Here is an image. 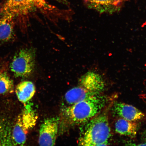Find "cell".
<instances>
[{
  "instance_id": "6da1fadb",
  "label": "cell",
  "mask_w": 146,
  "mask_h": 146,
  "mask_svg": "<svg viewBox=\"0 0 146 146\" xmlns=\"http://www.w3.org/2000/svg\"><path fill=\"white\" fill-rule=\"evenodd\" d=\"M108 102V98L101 94L69 105L62 111L60 125L70 127L86 123L100 113Z\"/></svg>"
},
{
  "instance_id": "7a4b0ae2",
  "label": "cell",
  "mask_w": 146,
  "mask_h": 146,
  "mask_svg": "<svg viewBox=\"0 0 146 146\" xmlns=\"http://www.w3.org/2000/svg\"><path fill=\"white\" fill-rule=\"evenodd\" d=\"M85 123L78 138V145L98 146L108 145L111 132L107 114L105 113H99Z\"/></svg>"
},
{
  "instance_id": "3957f363",
  "label": "cell",
  "mask_w": 146,
  "mask_h": 146,
  "mask_svg": "<svg viewBox=\"0 0 146 146\" xmlns=\"http://www.w3.org/2000/svg\"><path fill=\"white\" fill-rule=\"evenodd\" d=\"M105 83L99 73L90 71L82 76L76 86L66 93L65 100L68 106L92 96L102 94Z\"/></svg>"
},
{
  "instance_id": "277c9868",
  "label": "cell",
  "mask_w": 146,
  "mask_h": 146,
  "mask_svg": "<svg viewBox=\"0 0 146 146\" xmlns=\"http://www.w3.org/2000/svg\"><path fill=\"white\" fill-rule=\"evenodd\" d=\"M40 11L44 15L57 14L56 8L47 0H6L2 12L17 16L27 17L34 12Z\"/></svg>"
},
{
  "instance_id": "5b68a950",
  "label": "cell",
  "mask_w": 146,
  "mask_h": 146,
  "mask_svg": "<svg viewBox=\"0 0 146 146\" xmlns=\"http://www.w3.org/2000/svg\"><path fill=\"white\" fill-rule=\"evenodd\" d=\"M25 108L18 116L13 130L12 139L15 145H24L27 135L35 126L37 115L30 103L25 104Z\"/></svg>"
},
{
  "instance_id": "8992f818",
  "label": "cell",
  "mask_w": 146,
  "mask_h": 146,
  "mask_svg": "<svg viewBox=\"0 0 146 146\" xmlns=\"http://www.w3.org/2000/svg\"><path fill=\"white\" fill-rule=\"evenodd\" d=\"M35 59L36 52L34 49H21L14 56L10 65L11 70L16 77H28L34 72Z\"/></svg>"
},
{
  "instance_id": "52a82bcc",
  "label": "cell",
  "mask_w": 146,
  "mask_h": 146,
  "mask_svg": "<svg viewBox=\"0 0 146 146\" xmlns=\"http://www.w3.org/2000/svg\"><path fill=\"white\" fill-rule=\"evenodd\" d=\"M58 117H51L44 120L40 127L38 143L40 146L55 145L60 125Z\"/></svg>"
},
{
  "instance_id": "ba28073f",
  "label": "cell",
  "mask_w": 146,
  "mask_h": 146,
  "mask_svg": "<svg viewBox=\"0 0 146 146\" xmlns=\"http://www.w3.org/2000/svg\"><path fill=\"white\" fill-rule=\"evenodd\" d=\"M88 8L100 13L112 14L119 11L127 0H84Z\"/></svg>"
},
{
  "instance_id": "9c48e42d",
  "label": "cell",
  "mask_w": 146,
  "mask_h": 146,
  "mask_svg": "<svg viewBox=\"0 0 146 146\" xmlns=\"http://www.w3.org/2000/svg\"><path fill=\"white\" fill-rule=\"evenodd\" d=\"M113 110L120 118L129 121H139L145 116L143 113L136 107L120 102L115 103Z\"/></svg>"
},
{
  "instance_id": "30bf717a",
  "label": "cell",
  "mask_w": 146,
  "mask_h": 146,
  "mask_svg": "<svg viewBox=\"0 0 146 146\" xmlns=\"http://www.w3.org/2000/svg\"><path fill=\"white\" fill-rule=\"evenodd\" d=\"M12 15L3 12L0 19V44L11 40L14 35V20Z\"/></svg>"
},
{
  "instance_id": "8fae6325",
  "label": "cell",
  "mask_w": 146,
  "mask_h": 146,
  "mask_svg": "<svg viewBox=\"0 0 146 146\" xmlns=\"http://www.w3.org/2000/svg\"><path fill=\"white\" fill-rule=\"evenodd\" d=\"M15 92L18 99L25 104L30 101L36 92V88L33 83L30 81L21 82L16 87Z\"/></svg>"
},
{
  "instance_id": "7c38bea8",
  "label": "cell",
  "mask_w": 146,
  "mask_h": 146,
  "mask_svg": "<svg viewBox=\"0 0 146 146\" xmlns=\"http://www.w3.org/2000/svg\"><path fill=\"white\" fill-rule=\"evenodd\" d=\"M116 132L121 135L134 137L137 132L138 124L136 121H129L120 118L115 123Z\"/></svg>"
},
{
  "instance_id": "4fadbf2b",
  "label": "cell",
  "mask_w": 146,
  "mask_h": 146,
  "mask_svg": "<svg viewBox=\"0 0 146 146\" xmlns=\"http://www.w3.org/2000/svg\"><path fill=\"white\" fill-rule=\"evenodd\" d=\"M14 89L13 82L6 73L0 74V94L12 92Z\"/></svg>"
},
{
  "instance_id": "5bb4252c",
  "label": "cell",
  "mask_w": 146,
  "mask_h": 146,
  "mask_svg": "<svg viewBox=\"0 0 146 146\" xmlns=\"http://www.w3.org/2000/svg\"><path fill=\"white\" fill-rule=\"evenodd\" d=\"M3 7H2L1 5H0V14L1 13V12L3 11Z\"/></svg>"
},
{
  "instance_id": "9a60e30c",
  "label": "cell",
  "mask_w": 146,
  "mask_h": 146,
  "mask_svg": "<svg viewBox=\"0 0 146 146\" xmlns=\"http://www.w3.org/2000/svg\"><path fill=\"white\" fill-rule=\"evenodd\" d=\"M0 74H1V73H0Z\"/></svg>"
}]
</instances>
